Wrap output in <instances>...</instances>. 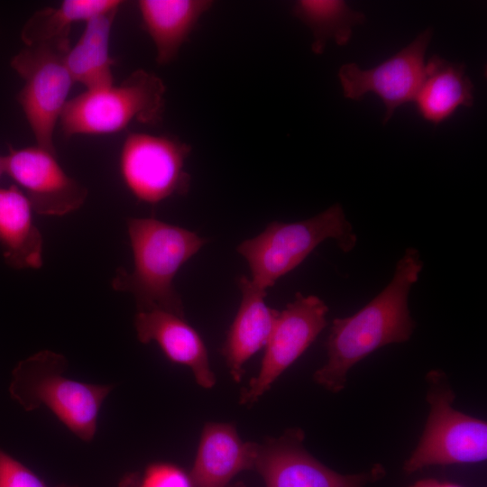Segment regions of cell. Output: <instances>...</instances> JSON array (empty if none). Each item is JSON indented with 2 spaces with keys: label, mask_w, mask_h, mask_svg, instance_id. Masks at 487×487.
<instances>
[{
  "label": "cell",
  "mask_w": 487,
  "mask_h": 487,
  "mask_svg": "<svg viewBox=\"0 0 487 487\" xmlns=\"http://www.w3.org/2000/svg\"><path fill=\"white\" fill-rule=\"evenodd\" d=\"M4 174H5L4 156L0 155V179Z\"/></svg>",
  "instance_id": "25"
},
{
  "label": "cell",
  "mask_w": 487,
  "mask_h": 487,
  "mask_svg": "<svg viewBox=\"0 0 487 487\" xmlns=\"http://www.w3.org/2000/svg\"><path fill=\"white\" fill-rule=\"evenodd\" d=\"M138 9L159 64L173 60L211 3L205 0H141Z\"/></svg>",
  "instance_id": "18"
},
{
  "label": "cell",
  "mask_w": 487,
  "mask_h": 487,
  "mask_svg": "<svg viewBox=\"0 0 487 487\" xmlns=\"http://www.w3.org/2000/svg\"><path fill=\"white\" fill-rule=\"evenodd\" d=\"M127 231L133 268L116 271L115 290L131 293L138 311L161 309L185 317L173 279L179 268L207 243L195 232L161 220L132 217Z\"/></svg>",
  "instance_id": "2"
},
{
  "label": "cell",
  "mask_w": 487,
  "mask_h": 487,
  "mask_svg": "<svg viewBox=\"0 0 487 487\" xmlns=\"http://www.w3.org/2000/svg\"><path fill=\"white\" fill-rule=\"evenodd\" d=\"M227 487H229V485H228ZM230 487H244V486L242 485V484H240V483H238V484L232 485V486H230Z\"/></svg>",
  "instance_id": "26"
},
{
  "label": "cell",
  "mask_w": 487,
  "mask_h": 487,
  "mask_svg": "<svg viewBox=\"0 0 487 487\" xmlns=\"http://www.w3.org/2000/svg\"><path fill=\"white\" fill-rule=\"evenodd\" d=\"M4 164L5 174L20 187L37 214L61 216L78 209L87 198V189L64 171L55 152L38 145H9Z\"/></svg>",
  "instance_id": "12"
},
{
  "label": "cell",
  "mask_w": 487,
  "mask_h": 487,
  "mask_svg": "<svg viewBox=\"0 0 487 487\" xmlns=\"http://www.w3.org/2000/svg\"><path fill=\"white\" fill-rule=\"evenodd\" d=\"M32 211L17 186L0 187V247L5 263L14 269L42 266V237Z\"/></svg>",
  "instance_id": "17"
},
{
  "label": "cell",
  "mask_w": 487,
  "mask_h": 487,
  "mask_svg": "<svg viewBox=\"0 0 487 487\" xmlns=\"http://www.w3.org/2000/svg\"><path fill=\"white\" fill-rule=\"evenodd\" d=\"M413 101L420 116L435 124L447 120L459 106H472L473 84L464 64L430 57Z\"/></svg>",
  "instance_id": "16"
},
{
  "label": "cell",
  "mask_w": 487,
  "mask_h": 487,
  "mask_svg": "<svg viewBox=\"0 0 487 487\" xmlns=\"http://www.w3.org/2000/svg\"><path fill=\"white\" fill-rule=\"evenodd\" d=\"M410 487H461L454 483L442 482L435 479H427L417 482Z\"/></svg>",
  "instance_id": "24"
},
{
  "label": "cell",
  "mask_w": 487,
  "mask_h": 487,
  "mask_svg": "<svg viewBox=\"0 0 487 487\" xmlns=\"http://www.w3.org/2000/svg\"><path fill=\"white\" fill-rule=\"evenodd\" d=\"M69 38L25 46L11 60L24 84L17 95L36 145L55 152L54 130L74 83L66 66Z\"/></svg>",
  "instance_id": "7"
},
{
  "label": "cell",
  "mask_w": 487,
  "mask_h": 487,
  "mask_svg": "<svg viewBox=\"0 0 487 487\" xmlns=\"http://www.w3.org/2000/svg\"><path fill=\"white\" fill-rule=\"evenodd\" d=\"M327 305L317 296L295 294L280 311L257 376L240 391L239 403L253 406L326 326Z\"/></svg>",
  "instance_id": "9"
},
{
  "label": "cell",
  "mask_w": 487,
  "mask_h": 487,
  "mask_svg": "<svg viewBox=\"0 0 487 487\" xmlns=\"http://www.w3.org/2000/svg\"><path fill=\"white\" fill-rule=\"evenodd\" d=\"M423 264L417 249H406L391 281L375 298L354 315L333 320L326 345L327 362L314 372L316 383L338 393L357 363L379 348L410 339L416 323L408 297Z\"/></svg>",
  "instance_id": "1"
},
{
  "label": "cell",
  "mask_w": 487,
  "mask_h": 487,
  "mask_svg": "<svg viewBox=\"0 0 487 487\" xmlns=\"http://www.w3.org/2000/svg\"><path fill=\"white\" fill-rule=\"evenodd\" d=\"M294 15L313 32L312 50L323 52L326 42L348 43L356 25L365 22L363 14L354 11L342 0H300L293 7Z\"/></svg>",
  "instance_id": "20"
},
{
  "label": "cell",
  "mask_w": 487,
  "mask_h": 487,
  "mask_svg": "<svg viewBox=\"0 0 487 487\" xmlns=\"http://www.w3.org/2000/svg\"><path fill=\"white\" fill-rule=\"evenodd\" d=\"M119 8L96 15L85 23L84 31L66 54L65 62L73 82L86 90L114 84L109 54V40L114 20Z\"/></svg>",
  "instance_id": "19"
},
{
  "label": "cell",
  "mask_w": 487,
  "mask_h": 487,
  "mask_svg": "<svg viewBox=\"0 0 487 487\" xmlns=\"http://www.w3.org/2000/svg\"><path fill=\"white\" fill-rule=\"evenodd\" d=\"M0 487H50L36 473L0 447ZM55 487H76L60 484Z\"/></svg>",
  "instance_id": "23"
},
{
  "label": "cell",
  "mask_w": 487,
  "mask_h": 487,
  "mask_svg": "<svg viewBox=\"0 0 487 487\" xmlns=\"http://www.w3.org/2000/svg\"><path fill=\"white\" fill-rule=\"evenodd\" d=\"M432 35V29H426L409 45L372 69L344 64L338 78L345 97L361 100L367 93L376 94L386 107L385 124L396 108L414 100L424 78L425 54Z\"/></svg>",
  "instance_id": "11"
},
{
  "label": "cell",
  "mask_w": 487,
  "mask_h": 487,
  "mask_svg": "<svg viewBox=\"0 0 487 487\" xmlns=\"http://www.w3.org/2000/svg\"><path fill=\"white\" fill-rule=\"evenodd\" d=\"M134 327L142 344L156 342L170 361L191 370L199 386L211 389L216 384L206 345L185 317L161 309L138 311Z\"/></svg>",
  "instance_id": "13"
},
{
  "label": "cell",
  "mask_w": 487,
  "mask_h": 487,
  "mask_svg": "<svg viewBox=\"0 0 487 487\" xmlns=\"http://www.w3.org/2000/svg\"><path fill=\"white\" fill-rule=\"evenodd\" d=\"M67 366L62 354L38 352L14 367L9 392L26 411L47 407L72 433L90 442L100 408L114 386L69 379L64 374Z\"/></svg>",
  "instance_id": "3"
},
{
  "label": "cell",
  "mask_w": 487,
  "mask_h": 487,
  "mask_svg": "<svg viewBox=\"0 0 487 487\" xmlns=\"http://www.w3.org/2000/svg\"><path fill=\"white\" fill-rule=\"evenodd\" d=\"M118 487H194L189 473L168 462H153L125 474Z\"/></svg>",
  "instance_id": "22"
},
{
  "label": "cell",
  "mask_w": 487,
  "mask_h": 487,
  "mask_svg": "<svg viewBox=\"0 0 487 487\" xmlns=\"http://www.w3.org/2000/svg\"><path fill=\"white\" fill-rule=\"evenodd\" d=\"M165 87L157 76L138 69L117 86L88 89L69 99L59 123L66 137L112 134L131 123L161 119Z\"/></svg>",
  "instance_id": "5"
},
{
  "label": "cell",
  "mask_w": 487,
  "mask_h": 487,
  "mask_svg": "<svg viewBox=\"0 0 487 487\" xmlns=\"http://www.w3.org/2000/svg\"><path fill=\"white\" fill-rule=\"evenodd\" d=\"M190 148L170 136L131 133L123 143L119 170L133 197L157 204L187 193L189 175L185 170Z\"/></svg>",
  "instance_id": "8"
},
{
  "label": "cell",
  "mask_w": 487,
  "mask_h": 487,
  "mask_svg": "<svg viewBox=\"0 0 487 487\" xmlns=\"http://www.w3.org/2000/svg\"><path fill=\"white\" fill-rule=\"evenodd\" d=\"M122 4L119 0H65L58 7L35 12L22 29V41L27 46L69 37L74 23H86L96 15L119 8Z\"/></svg>",
  "instance_id": "21"
},
{
  "label": "cell",
  "mask_w": 487,
  "mask_h": 487,
  "mask_svg": "<svg viewBox=\"0 0 487 487\" xmlns=\"http://www.w3.org/2000/svg\"><path fill=\"white\" fill-rule=\"evenodd\" d=\"M257 443L244 442L232 423L207 422L191 471L194 487H227L239 473L253 470Z\"/></svg>",
  "instance_id": "14"
},
{
  "label": "cell",
  "mask_w": 487,
  "mask_h": 487,
  "mask_svg": "<svg viewBox=\"0 0 487 487\" xmlns=\"http://www.w3.org/2000/svg\"><path fill=\"white\" fill-rule=\"evenodd\" d=\"M304 439L301 428L290 427L278 437L257 443L253 469L266 487H366L385 474L379 464L361 473H336L306 450Z\"/></svg>",
  "instance_id": "10"
},
{
  "label": "cell",
  "mask_w": 487,
  "mask_h": 487,
  "mask_svg": "<svg viewBox=\"0 0 487 487\" xmlns=\"http://www.w3.org/2000/svg\"><path fill=\"white\" fill-rule=\"evenodd\" d=\"M328 239H333L345 253L352 251L357 242L339 203L306 220L271 222L261 234L242 242L236 250L248 263L253 283L267 290Z\"/></svg>",
  "instance_id": "4"
},
{
  "label": "cell",
  "mask_w": 487,
  "mask_h": 487,
  "mask_svg": "<svg viewBox=\"0 0 487 487\" xmlns=\"http://www.w3.org/2000/svg\"><path fill=\"white\" fill-rule=\"evenodd\" d=\"M430 406L419 442L403 464L411 473L430 465L475 464L487 458V423L453 408L455 392L441 370L426 375Z\"/></svg>",
  "instance_id": "6"
},
{
  "label": "cell",
  "mask_w": 487,
  "mask_h": 487,
  "mask_svg": "<svg viewBox=\"0 0 487 487\" xmlns=\"http://www.w3.org/2000/svg\"><path fill=\"white\" fill-rule=\"evenodd\" d=\"M238 286L241 303L221 349L235 382L242 380L244 363L266 345L280 314L265 303L266 290L254 285L250 278L241 276Z\"/></svg>",
  "instance_id": "15"
}]
</instances>
